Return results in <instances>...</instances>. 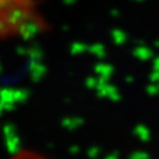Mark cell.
<instances>
[{"instance_id":"1","label":"cell","mask_w":159,"mask_h":159,"mask_svg":"<svg viewBox=\"0 0 159 159\" xmlns=\"http://www.w3.org/2000/svg\"><path fill=\"white\" fill-rule=\"evenodd\" d=\"M44 24L36 0H0V40L33 36Z\"/></svg>"},{"instance_id":"2","label":"cell","mask_w":159,"mask_h":159,"mask_svg":"<svg viewBox=\"0 0 159 159\" xmlns=\"http://www.w3.org/2000/svg\"><path fill=\"white\" fill-rule=\"evenodd\" d=\"M8 159H52L47 157L45 154L40 152L33 148H21L16 152H13Z\"/></svg>"}]
</instances>
